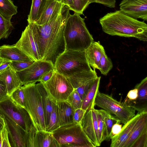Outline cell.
Instances as JSON below:
<instances>
[{
    "label": "cell",
    "mask_w": 147,
    "mask_h": 147,
    "mask_svg": "<svg viewBox=\"0 0 147 147\" xmlns=\"http://www.w3.org/2000/svg\"><path fill=\"white\" fill-rule=\"evenodd\" d=\"M70 9L64 5L54 18L42 25L33 23L41 60L54 66L57 57L65 50L64 32Z\"/></svg>",
    "instance_id": "6da1fadb"
},
{
    "label": "cell",
    "mask_w": 147,
    "mask_h": 147,
    "mask_svg": "<svg viewBox=\"0 0 147 147\" xmlns=\"http://www.w3.org/2000/svg\"><path fill=\"white\" fill-rule=\"evenodd\" d=\"M103 31L112 36L134 37L147 40V25L119 10L108 13L99 19Z\"/></svg>",
    "instance_id": "7a4b0ae2"
},
{
    "label": "cell",
    "mask_w": 147,
    "mask_h": 147,
    "mask_svg": "<svg viewBox=\"0 0 147 147\" xmlns=\"http://www.w3.org/2000/svg\"><path fill=\"white\" fill-rule=\"evenodd\" d=\"M80 15L75 12L67 20L64 32L65 50L85 51L94 41Z\"/></svg>",
    "instance_id": "3957f363"
},
{
    "label": "cell",
    "mask_w": 147,
    "mask_h": 147,
    "mask_svg": "<svg viewBox=\"0 0 147 147\" xmlns=\"http://www.w3.org/2000/svg\"><path fill=\"white\" fill-rule=\"evenodd\" d=\"M92 69L85 51L65 50L57 57L54 65L55 71L67 78Z\"/></svg>",
    "instance_id": "277c9868"
},
{
    "label": "cell",
    "mask_w": 147,
    "mask_h": 147,
    "mask_svg": "<svg viewBox=\"0 0 147 147\" xmlns=\"http://www.w3.org/2000/svg\"><path fill=\"white\" fill-rule=\"evenodd\" d=\"M52 133L60 147H94L79 123L60 126Z\"/></svg>",
    "instance_id": "5b68a950"
},
{
    "label": "cell",
    "mask_w": 147,
    "mask_h": 147,
    "mask_svg": "<svg viewBox=\"0 0 147 147\" xmlns=\"http://www.w3.org/2000/svg\"><path fill=\"white\" fill-rule=\"evenodd\" d=\"M25 100V109L36 131H46L44 112L41 95L36 83L21 86Z\"/></svg>",
    "instance_id": "8992f818"
},
{
    "label": "cell",
    "mask_w": 147,
    "mask_h": 147,
    "mask_svg": "<svg viewBox=\"0 0 147 147\" xmlns=\"http://www.w3.org/2000/svg\"><path fill=\"white\" fill-rule=\"evenodd\" d=\"M94 104L115 115L124 124L135 115L136 110L124 101H118L111 95L101 92L99 90L95 96Z\"/></svg>",
    "instance_id": "52a82bcc"
},
{
    "label": "cell",
    "mask_w": 147,
    "mask_h": 147,
    "mask_svg": "<svg viewBox=\"0 0 147 147\" xmlns=\"http://www.w3.org/2000/svg\"><path fill=\"white\" fill-rule=\"evenodd\" d=\"M0 113L18 124L26 133L32 123L28 112L8 96L0 101Z\"/></svg>",
    "instance_id": "ba28073f"
},
{
    "label": "cell",
    "mask_w": 147,
    "mask_h": 147,
    "mask_svg": "<svg viewBox=\"0 0 147 147\" xmlns=\"http://www.w3.org/2000/svg\"><path fill=\"white\" fill-rule=\"evenodd\" d=\"M51 100L66 101L74 88L68 78L55 71L51 78L43 83Z\"/></svg>",
    "instance_id": "9c48e42d"
},
{
    "label": "cell",
    "mask_w": 147,
    "mask_h": 147,
    "mask_svg": "<svg viewBox=\"0 0 147 147\" xmlns=\"http://www.w3.org/2000/svg\"><path fill=\"white\" fill-rule=\"evenodd\" d=\"M28 25L15 45L32 60H41L39 50L32 22Z\"/></svg>",
    "instance_id": "30bf717a"
},
{
    "label": "cell",
    "mask_w": 147,
    "mask_h": 147,
    "mask_svg": "<svg viewBox=\"0 0 147 147\" xmlns=\"http://www.w3.org/2000/svg\"><path fill=\"white\" fill-rule=\"evenodd\" d=\"M54 69V66L51 62L40 60L35 61L26 68L16 72L22 86L40 82L45 74Z\"/></svg>",
    "instance_id": "8fae6325"
},
{
    "label": "cell",
    "mask_w": 147,
    "mask_h": 147,
    "mask_svg": "<svg viewBox=\"0 0 147 147\" xmlns=\"http://www.w3.org/2000/svg\"><path fill=\"white\" fill-rule=\"evenodd\" d=\"M94 108H89L85 111L80 123L84 131L94 147L100 146L97 119Z\"/></svg>",
    "instance_id": "7c38bea8"
},
{
    "label": "cell",
    "mask_w": 147,
    "mask_h": 147,
    "mask_svg": "<svg viewBox=\"0 0 147 147\" xmlns=\"http://www.w3.org/2000/svg\"><path fill=\"white\" fill-rule=\"evenodd\" d=\"M147 112L137 113L129 120L122 127L120 132L113 137L111 147H123L132 132L140 124Z\"/></svg>",
    "instance_id": "4fadbf2b"
},
{
    "label": "cell",
    "mask_w": 147,
    "mask_h": 147,
    "mask_svg": "<svg viewBox=\"0 0 147 147\" xmlns=\"http://www.w3.org/2000/svg\"><path fill=\"white\" fill-rule=\"evenodd\" d=\"M120 10L133 18L147 21V0H123Z\"/></svg>",
    "instance_id": "5bb4252c"
},
{
    "label": "cell",
    "mask_w": 147,
    "mask_h": 147,
    "mask_svg": "<svg viewBox=\"0 0 147 147\" xmlns=\"http://www.w3.org/2000/svg\"><path fill=\"white\" fill-rule=\"evenodd\" d=\"M11 147H26V132L15 122L2 115Z\"/></svg>",
    "instance_id": "9a60e30c"
},
{
    "label": "cell",
    "mask_w": 147,
    "mask_h": 147,
    "mask_svg": "<svg viewBox=\"0 0 147 147\" xmlns=\"http://www.w3.org/2000/svg\"><path fill=\"white\" fill-rule=\"evenodd\" d=\"M123 147H147V114L132 132Z\"/></svg>",
    "instance_id": "2e32d148"
},
{
    "label": "cell",
    "mask_w": 147,
    "mask_h": 147,
    "mask_svg": "<svg viewBox=\"0 0 147 147\" xmlns=\"http://www.w3.org/2000/svg\"><path fill=\"white\" fill-rule=\"evenodd\" d=\"M138 90V96L134 101L125 102L138 113L147 112V77L135 86Z\"/></svg>",
    "instance_id": "e0dca14e"
},
{
    "label": "cell",
    "mask_w": 147,
    "mask_h": 147,
    "mask_svg": "<svg viewBox=\"0 0 147 147\" xmlns=\"http://www.w3.org/2000/svg\"><path fill=\"white\" fill-rule=\"evenodd\" d=\"M0 79L5 84L9 96L15 90L22 86L17 72L10 65L0 74Z\"/></svg>",
    "instance_id": "ac0fdd59"
},
{
    "label": "cell",
    "mask_w": 147,
    "mask_h": 147,
    "mask_svg": "<svg viewBox=\"0 0 147 147\" xmlns=\"http://www.w3.org/2000/svg\"><path fill=\"white\" fill-rule=\"evenodd\" d=\"M64 5L55 0H47L40 17L35 23L42 25L48 22L60 12Z\"/></svg>",
    "instance_id": "d6986e66"
},
{
    "label": "cell",
    "mask_w": 147,
    "mask_h": 147,
    "mask_svg": "<svg viewBox=\"0 0 147 147\" xmlns=\"http://www.w3.org/2000/svg\"><path fill=\"white\" fill-rule=\"evenodd\" d=\"M0 56L4 60L11 61H33L15 45L1 46Z\"/></svg>",
    "instance_id": "ffe728a7"
},
{
    "label": "cell",
    "mask_w": 147,
    "mask_h": 147,
    "mask_svg": "<svg viewBox=\"0 0 147 147\" xmlns=\"http://www.w3.org/2000/svg\"><path fill=\"white\" fill-rule=\"evenodd\" d=\"M105 51L99 41H94L85 51L87 60L93 69H98L102 54Z\"/></svg>",
    "instance_id": "44dd1931"
},
{
    "label": "cell",
    "mask_w": 147,
    "mask_h": 147,
    "mask_svg": "<svg viewBox=\"0 0 147 147\" xmlns=\"http://www.w3.org/2000/svg\"><path fill=\"white\" fill-rule=\"evenodd\" d=\"M56 103L60 126L74 122L75 109L66 100Z\"/></svg>",
    "instance_id": "7402d4cb"
},
{
    "label": "cell",
    "mask_w": 147,
    "mask_h": 147,
    "mask_svg": "<svg viewBox=\"0 0 147 147\" xmlns=\"http://www.w3.org/2000/svg\"><path fill=\"white\" fill-rule=\"evenodd\" d=\"M97 77L95 69H92L78 73L68 79L74 88L76 89Z\"/></svg>",
    "instance_id": "603a6c76"
},
{
    "label": "cell",
    "mask_w": 147,
    "mask_h": 147,
    "mask_svg": "<svg viewBox=\"0 0 147 147\" xmlns=\"http://www.w3.org/2000/svg\"><path fill=\"white\" fill-rule=\"evenodd\" d=\"M41 95L46 128L49 122L52 111V101L43 84L40 82L36 84Z\"/></svg>",
    "instance_id": "cb8c5ba5"
},
{
    "label": "cell",
    "mask_w": 147,
    "mask_h": 147,
    "mask_svg": "<svg viewBox=\"0 0 147 147\" xmlns=\"http://www.w3.org/2000/svg\"><path fill=\"white\" fill-rule=\"evenodd\" d=\"M34 144L35 147H60L52 133L46 131H36Z\"/></svg>",
    "instance_id": "d4e9b609"
},
{
    "label": "cell",
    "mask_w": 147,
    "mask_h": 147,
    "mask_svg": "<svg viewBox=\"0 0 147 147\" xmlns=\"http://www.w3.org/2000/svg\"><path fill=\"white\" fill-rule=\"evenodd\" d=\"M101 77H98L94 80L87 94L82 100L81 108L86 111L88 108L94 107V100L100 83Z\"/></svg>",
    "instance_id": "484cf974"
},
{
    "label": "cell",
    "mask_w": 147,
    "mask_h": 147,
    "mask_svg": "<svg viewBox=\"0 0 147 147\" xmlns=\"http://www.w3.org/2000/svg\"><path fill=\"white\" fill-rule=\"evenodd\" d=\"M47 0H32L28 23H35L40 18Z\"/></svg>",
    "instance_id": "4316f807"
},
{
    "label": "cell",
    "mask_w": 147,
    "mask_h": 147,
    "mask_svg": "<svg viewBox=\"0 0 147 147\" xmlns=\"http://www.w3.org/2000/svg\"><path fill=\"white\" fill-rule=\"evenodd\" d=\"M17 8L11 0H0V13L9 19L16 14Z\"/></svg>",
    "instance_id": "83f0119b"
},
{
    "label": "cell",
    "mask_w": 147,
    "mask_h": 147,
    "mask_svg": "<svg viewBox=\"0 0 147 147\" xmlns=\"http://www.w3.org/2000/svg\"><path fill=\"white\" fill-rule=\"evenodd\" d=\"M97 121L99 138L100 143L105 140L107 137V131L104 115L101 109H94Z\"/></svg>",
    "instance_id": "f1b7e54d"
},
{
    "label": "cell",
    "mask_w": 147,
    "mask_h": 147,
    "mask_svg": "<svg viewBox=\"0 0 147 147\" xmlns=\"http://www.w3.org/2000/svg\"><path fill=\"white\" fill-rule=\"evenodd\" d=\"M13 28L11 20L7 18L0 13V40L7 38Z\"/></svg>",
    "instance_id": "f546056e"
},
{
    "label": "cell",
    "mask_w": 147,
    "mask_h": 147,
    "mask_svg": "<svg viewBox=\"0 0 147 147\" xmlns=\"http://www.w3.org/2000/svg\"><path fill=\"white\" fill-rule=\"evenodd\" d=\"M104 116L105 122L107 131V137L105 140H110L109 136L113 125L117 123H121L120 121L115 116L112 115L109 112L101 109Z\"/></svg>",
    "instance_id": "4dcf8cb0"
},
{
    "label": "cell",
    "mask_w": 147,
    "mask_h": 147,
    "mask_svg": "<svg viewBox=\"0 0 147 147\" xmlns=\"http://www.w3.org/2000/svg\"><path fill=\"white\" fill-rule=\"evenodd\" d=\"M52 101V111L51 114L49 123L46 131L52 132L60 127L57 113L56 103Z\"/></svg>",
    "instance_id": "1f68e13d"
},
{
    "label": "cell",
    "mask_w": 147,
    "mask_h": 147,
    "mask_svg": "<svg viewBox=\"0 0 147 147\" xmlns=\"http://www.w3.org/2000/svg\"><path fill=\"white\" fill-rule=\"evenodd\" d=\"M113 67L112 62L111 59L108 57L105 51L102 54L98 69L102 74L107 75Z\"/></svg>",
    "instance_id": "d6a6232c"
},
{
    "label": "cell",
    "mask_w": 147,
    "mask_h": 147,
    "mask_svg": "<svg viewBox=\"0 0 147 147\" xmlns=\"http://www.w3.org/2000/svg\"><path fill=\"white\" fill-rule=\"evenodd\" d=\"M21 86L15 90L10 96L12 100L17 104L25 109V104L24 94Z\"/></svg>",
    "instance_id": "836d02e7"
},
{
    "label": "cell",
    "mask_w": 147,
    "mask_h": 147,
    "mask_svg": "<svg viewBox=\"0 0 147 147\" xmlns=\"http://www.w3.org/2000/svg\"><path fill=\"white\" fill-rule=\"evenodd\" d=\"M66 101L75 110L81 108L82 100L75 89L69 95Z\"/></svg>",
    "instance_id": "e575fe53"
},
{
    "label": "cell",
    "mask_w": 147,
    "mask_h": 147,
    "mask_svg": "<svg viewBox=\"0 0 147 147\" xmlns=\"http://www.w3.org/2000/svg\"><path fill=\"white\" fill-rule=\"evenodd\" d=\"M73 7L71 10L80 15L83 14L84 11L90 3L89 0H73Z\"/></svg>",
    "instance_id": "d590c367"
},
{
    "label": "cell",
    "mask_w": 147,
    "mask_h": 147,
    "mask_svg": "<svg viewBox=\"0 0 147 147\" xmlns=\"http://www.w3.org/2000/svg\"><path fill=\"white\" fill-rule=\"evenodd\" d=\"M36 130L32 123L28 131L26 133V147H35L34 141Z\"/></svg>",
    "instance_id": "8d00e7d4"
},
{
    "label": "cell",
    "mask_w": 147,
    "mask_h": 147,
    "mask_svg": "<svg viewBox=\"0 0 147 147\" xmlns=\"http://www.w3.org/2000/svg\"><path fill=\"white\" fill-rule=\"evenodd\" d=\"M34 61H11L10 65L16 72H17L26 68Z\"/></svg>",
    "instance_id": "74e56055"
},
{
    "label": "cell",
    "mask_w": 147,
    "mask_h": 147,
    "mask_svg": "<svg viewBox=\"0 0 147 147\" xmlns=\"http://www.w3.org/2000/svg\"><path fill=\"white\" fill-rule=\"evenodd\" d=\"M94 79L92 80L88 83L78 87L76 89H76L82 100L87 94Z\"/></svg>",
    "instance_id": "f35d334b"
},
{
    "label": "cell",
    "mask_w": 147,
    "mask_h": 147,
    "mask_svg": "<svg viewBox=\"0 0 147 147\" xmlns=\"http://www.w3.org/2000/svg\"><path fill=\"white\" fill-rule=\"evenodd\" d=\"M85 111L81 108L75 110L73 117L74 122L80 123Z\"/></svg>",
    "instance_id": "ab89813d"
},
{
    "label": "cell",
    "mask_w": 147,
    "mask_h": 147,
    "mask_svg": "<svg viewBox=\"0 0 147 147\" xmlns=\"http://www.w3.org/2000/svg\"><path fill=\"white\" fill-rule=\"evenodd\" d=\"M90 3H96L103 5L110 8L115 7L116 0H89Z\"/></svg>",
    "instance_id": "60d3db41"
},
{
    "label": "cell",
    "mask_w": 147,
    "mask_h": 147,
    "mask_svg": "<svg viewBox=\"0 0 147 147\" xmlns=\"http://www.w3.org/2000/svg\"><path fill=\"white\" fill-rule=\"evenodd\" d=\"M138 96V90L136 88L130 90L128 93L125 102L132 101L136 100Z\"/></svg>",
    "instance_id": "b9f144b4"
},
{
    "label": "cell",
    "mask_w": 147,
    "mask_h": 147,
    "mask_svg": "<svg viewBox=\"0 0 147 147\" xmlns=\"http://www.w3.org/2000/svg\"><path fill=\"white\" fill-rule=\"evenodd\" d=\"M122 127V125L119 123H117L113 125L109 136L110 140L120 132Z\"/></svg>",
    "instance_id": "7bdbcfd3"
},
{
    "label": "cell",
    "mask_w": 147,
    "mask_h": 147,
    "mask_svg": "<svg viewBox=\"0 0 147 147\" xmlns=\"http://www.w3.org/2000/svg\"><path fill=\"white\" fill-rule=\"evenodd\" d=\"M8 96L6 87L3 82L0 79V101Z\"/></svg>",
    "instance_id": "ee69618b"
},
{
    "label": "cell",
    "mask_w": 147,
    "mask_h": 147,
    "mask_svg": "<svg viewBox=\"0 0 147 147\" xmlns=\"http://www.w3.org/2000/svg\"><path fill=\"white\" fill-rule=\"evenodd\" d=\"M54 71V69L52 70L45 74L42 77L40 82L43 83L47 82L52 77Z\"/></svg>",
    "instance_id": "f6af8a7d"
},
{
    "label": "cell",
    "mask_w": 147,
    "mask_h": 147,
    "mask_svg": "<svg viewBox=\"0 0 147 147\" xmlns=\"http://www.w3.org/2000/svg\"><path fill=\"white\" fill-rule=\"evenodd\" d=\"M11 63V61L3 59V63L0 65V74L9 66Z\"/></svg>",
    "instance_id": "bcb514c9"
},
{
    "label": "cell",
    "mask_w": 147,
    "mask_h": 147,
    "mask_svg": "<svg viewBox=\"0 0 147 147\" xmlns=\"http://www.w3.org/2000/svg\"><path fill=\"white\" fill-rule=\"evenodd\" d=\"M61 3L64 5L68 6L70 10H71L74 6L73 0H61Z\"/></svg>",
    "instance_id": "7dc6e473"
},
{
    "label": "cell",
    "mask_w": 147,
    "mask_h": 147,
    "mask_svg": "<svg viewBox=\"0 0 147 147\" xmlns=\"http://www.w3.org/2000/svg\"><path fill=\"white\" fill-rule=\"evenodd\" d=\"M5 125L4 119L0 113V131L2 129Z\"/></svg>",
    "instance_id": "c3c4849f"
},
{
    "label": "cell",
    "mask_w": 147,
    "mask_h": 147,
    "mask_svg": "<svg viewBox=\"0 0 147 147\" xmlns=\"http://www.w3.org/2000/svg\"><path fill=\"white\" fill-rule=\"evenodd\" d=\"M2 130L0 131V147H2L3 144V135Z\"/></svg>",
    "instance_id": "681fc988"
},
{
    "label": "cell",
    "mask_w": 147,
    "mask_h": 147,
    "mask_svg": "<svg viewBox=\"0 0 147 147\" xmlns=\"http://www.w3.org/2000/svg\"><path fill=\"white\" fill-rule=\"evenodd\" d=\"M3 61V59L0 56V65L2 63Z\"/></svg>",
    "instance_id": "f907efd6"
},
{
    "label": "cell",
    "mask_w": 147,
    "mask_h": 147,
    "mask_svg": "<svg viewBox=\"0 0 147 147\" xmlns=\"http://www.w3.org/2000/svg\"><path fill=\"white\" fill-rule=\"evenodd\" d=\"M56 0V1L59 2H61V0Z\"/></svg>",
    "instance_id": "816d5d0a"
}]
</instances>
